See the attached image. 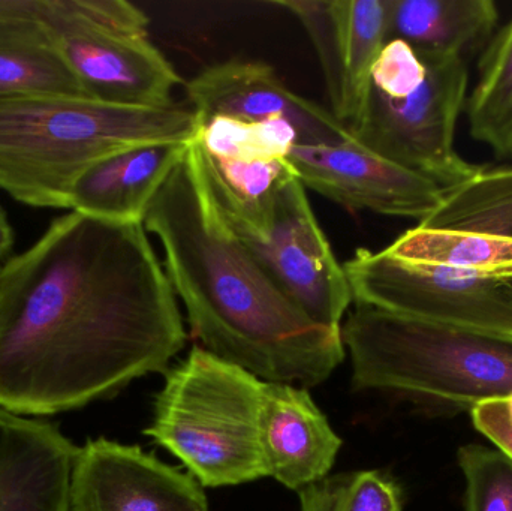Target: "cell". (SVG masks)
Wrapping results in <instances>:
<instances>
[{
  "instance_id": "obj_1",
  "label": "cell",
  "mask_w": 512,
  "mask_h": 511,
  "mask_svg": "<svg viewBox=\"0 0 512 511\" xmlns=\"http://www.w3.org/2000/svg\"><path fill=\"white\" fill-rule=\"evenodd\" d=\"M188 335L140 222L54 219L0 266V405L51 416L167 372Z\"/></svg>"
},
{
  "instance_id": "obj_2",
  "label": "cell",
  "mask_w": 512,
  "mask_h": 511,
  "mask_svg": "<svg viewBox=\"0 0 512 511\" xmlns=\"http://www.w3.org/2000/svg\"><path fill=\"white\" fill-rule=\"evenodd\" d=\"M143 225L161 242L165 272L204 350L265 383L303 389L345 360L342 332L313 323L231 230L195 141Z\"/></svg>"
},
{
  "instance_id": "obj_3",
  "label": "cell",
  "mask_w": 512,
  "mask_h": 511,
  "mask_svg": "<svg viewBox=\"0 0 512 511\" xmlns=\"http://www.w3.org/2000/svg\"><path fill=\"white\" fill-rule=\"evenodd\" d=\"M192 108L122 107L83 96L0 99V191L38 209L71 210L78 177L122 150L152 143H194Z\"/></svg>"
},
{
  "instance_id": "obj_4",
  "label": "cell",
  "mask_w": 512,
  "mask_h": 511,
  "mask_svg": "<svg viewBox=\"0 0 512 511\" xmlns=\"http://www.w3.org/2000/svg\"><path fill=\"white\" fill-rule=\"evenodd\" d=\"M355 390L469 405L512 399V336L355 305L342 323Z\"/></svg>"
},
{
  "instance_id": "obj_5",
  "label": "cell",
  "mask_w": 512,
  "mask_h": 511,
  "mask_svg": "<svg viewBox=\"0 0 512 511\" xmlns=\"http://www.w3.org/2000/svg\"><path fill=\"white\" fill-rule=\"evenodd\" d=\"M265 381L195 345L165 372L144 431L201 486L225 488L267 477L259 444Z\"/></svg>"
},
{
  "instance_id": "obj_6",
  "label": "cell",
  "mask_w": 512,
  "mask_h": 511,
  "mask_svg": "<svg viewBox=\"0 0 512 511\" xmlns=\"http://www.w3.org/2000/svg\"><path fill=\"white\" fill-rule=\"evenodd\" d=\"M42 24L87 98L122 107L174 105L182 78L149 38V17L125 0H47Z\"/></svg>"
},
{
  "instance_id": "obj_7",
  "label": "cell",
  "mask_w": 512,
  "mask_h": 511,
  "mask_svg": "<svg viewBox=\"0 0 512 511\" xmlns=\"http://www.w3.org/2000/svg\"><path fill=\"white\" fill-rule=\"evenodd\" d=\"M420 54L427 65L423 83L397 99L370 89L363 116L351 135L376 155L442 189L453 188L484 168L463 159L454 146L457 120L466 105L469 72L463 57Z\"/></svg>"
},
{
  "instance_id": "obj_8",
  "label": "cell",
  "mask_w": 512,
  "mask_h": 511,
  "mask_svg": "<svg viewBox=\"0 0 512 511\" xmlns=\"http://www.w3.org/2000/svg\"><path fill=\"white\" fill-rule=\"evenodd\" d=\"M354 305L512 336V278L408 263L360 248L343 264Z\"/></svg>"
},
{
  "instance_id": "obj_9",
  "label": "cell",
  "mask_w": 512,
  "mask_h": 511,
  "mask_svg": "<svg viewBox=\"0 0 512 511\" xmlns=\"http://www.w3.org/2000/svg\"><path fill=\"white\" fill-rule=\"evenodd\" d=\"M236 236L313 323L342 329L354 303L351 285L297 176L277 192L270 224L262 233Z\"/></svg>"
},
{
  "instance_id": "obj_10",
  "label": "cell",
  "mask_w": 512,
  "mask_h": 511,
  "mask_svg": "<svg viewBox=\"0 0 512 511\" xmlns=\"http://www.w3.org/2000/svg\"><path fill=\"white\" fill-rule=\"evenodd\" d=\"M300 20L315 45L330 113L352 132L370 93V75L387 44V0H271Z\"/></svg>"
},
{
  "instance_id": "obj_11",
  "label": "cell",
  "mask_w": 512,
  "mask_h": 511,
  "mask_svg": "<svg viewBox=\"0 0 512 511\" xmlns=\"http://www.w3.org/2000/svg\"><path fill=\"white\" fill-rule=\"evenodd\" d=\"M304 188L349 210L426 221L442 201V188L355 140L340 144H298L289 152Z\"/></svg>"
},
{
  "instance_id": "obj_12",
  "label": "cell",
  "mask_w": 512,
  "mask_h": 511,
  "mask_svg": "<svg viewBox=\"0 0 512 511\" xmlns=\"http://www.w3.org/2000/svg\"><path fill=\"white\" fill-rule=\"evenodd\" d=\"M71 511H210L203 486L143 452L107 438L78 447L72 468Z\"/></svg>"
},
{
  "instance_id": "obj_13",
  "label": "cell",
  "mask_w": 512,
  "mask_h": 511,
  "mask_svg": "<svg viewBox=\"0 0 512 511\" xmlns=\"http://www.w3.org/2000/svg\"><path fill=\"white\" fill-rule=\"evenodd\" d=\"M186 93L201 122L210 117L285 120L297 129L300 144L354 140L330 110L289 90L274 69L262 62L230 60L210 66L186 83Z\"/></svg>"
},
{
  "instance_id": "obj_14",
  "label": "cell",
  "mask_w": 512,
  "mask_h": 511,
  "mask_svg": "<svg viewBox=\"0 0 512 511\" xmlns=\"http://www.w3.org/2000/svg\"><path fill=\"white\" fill-rule=\"evenodd\" d=\"M77 452L56 426L0 405V511H71Z\"/></svg>"
},
{
  "instance_id": "obj_15",
  "label": "cell",
  "mask_w": 512,
  "mask_h": 511,
  "mask_svg": "<svg viewBox=\"0 0 512 511\" xmlns=\"http://www.w3.org/2000/svg\"><path fill=\"white\" fill-rule=\"evenodd\" d=\"M259 444L267 477L300 491L328 476L342 438L303 387L265 383Z\"/></svg>"
},
{
  "instance_id": "obj_16",
  "label": "cell",
  "mask_w": 512,
  "mask_h": 511,
  "mask_svg": "<svg viewBox=\"0 0 512 511\" xmlns=\"http://www.w3.org/2000/svg\"><path fill=\"white\" fill-rule=\"evenodd\" d=\"M191 144H143L101 159L75 182L71 212L143 224L153 198L185 159Z\"/></svg>"
},
{
  "instance_id": "obj_17",
  "label": "cell",
  "mask_w": 512,
  "mask_h": 511,
  "mask_svg": "<svg viewBox=\"0 0 512 511\" xmlns=\"http://www.w3.org/2000/svg\"><path fill=\"white\" fill-rule=\"evenodd\" d=\"M387 5L388 41L463 59L489 44L499 20L493 0H387Z\"/></svg>"
},
{
  "instance_id": "obj_18",
  "label": "cell",
  "mask_w": 512,
  "mask_h": 511,
  "mask_svg": "<svg viewBox=\"0 0 512 511\" xmlns=\"http://www.w3.org/2000/svg\"><path fill=\"white\" fill-rule=\"evenodd\" d=\"M47 0L29 14L0 20V99L15 96H83L50 30L42 24Z\"/></svg>"
},
{
  "instance_id": "obj_19",
  "label": "cell",
  "mask_w": 512,
  "mask_h": 511,
  "mask_svg": "<svg viewBox=\"0 0 512 511\" xmlns=\"http://www.w3.org/2000/svg\"><path fill=\"white\" fill-rule=\"evenodd\" d=\"M388 255L484 278H512V239L474 231L418 227L397 237Z\"/></svg>"
},
{
  "instance_id": "obj_20",
  "label": "cell",
  "mask_w": 512,
  "mask_h": 511,
  "mask_svg": "<svg viewBox=\"0 0 512 511\" xmlns=\"http://www.w3.org/2000/svg\"><path fill=\"white\" fill-rule=\"evenodd\" d=\"M418 225L512 239V167L483 168L472 179L442 189L438 209Z\"/></svg>"
},
{
  "instance_id": "obj_21",
  "label": "cell",
  "mask_w": 512,
  "mask_h": 511,
  "mask_svg": "<svg viewBox=\"0 0 512 511\" xmlns=\"http://www.w3.org/2000/svg\"><path fill=\"white\" fill-rule=\"evenodd\" d=\"M466 108L472 137L512 158V18L487 44Z\"/></svg>"
},
{
  "instance_id": "obj_22",
  "label": "cell",
  "mask_w": 512,
  "mask_h": 511,
  "mask_svg": "<svg viewBox=\"0 0 512 511\" xmlns=\"http://www.w3.org/2000/svg\"><path fill=\"white\" fill-rule=\"evenodd\" d=\"M197 143L213 158L255 162L288 158L301 140L297 129L285 120L243 122L210 117L201 122Z\"/></svg>"
},
{
  "instance_id": "obj_23",
  "label": "cell",
  "mask_w": 512,
  "mask_h": 511,
  "mask_svg": "<svg viewBox=\"0 0 512 511\" xmlns=\"http://www.w3.org/2000/svg\"><path fill=\"white\" fill-rule=\"evenodd\" d=\"M301 511H402L400 486L381 471L327 476L298 491Z\"/></svg>"
},
{
  "instance_id": "obj_24",
  "label": "cell",
  "mask_w": 512,
  "mask_h": 511,
  "mask_svg": "<svg viewBox=\"0 0 512 511\" xmlns=\"http://www.w3.org/2000/svg\"><path fill=\"white\" fill-rule=\"evenodd\" d=\"M466 480V511H512V459L499 449L469 444L457 455Z\"/></svg>"
},
{
  "instance_id": "obj_25",
  "label": "cell",
  "mask_w": 512,
  "mask_h": 511,
  "mask_svg": "<svg viewBox=\"0 0 512 511\" xmlns=\"http://www.w3.org/2000/svg\"><path fill=\"white\" fill-rule=\"evenodd\" d=\"M426 75L424 57L405 41L390 39L373 65L370 89L387 98H403L414 92Z\"/></svg>"
},
{
  "instance_id": "obj_26",
  "label": "cell",
  "mask_w": 512,
  "mask_h": 511,
  "mask_svg": "<svg viewBox=\"0 0 512 511\" xmlns=\"http://www.w3.org/2000/svg\"><path fill=\"white\" fill-rule=\"evenodd\" d=\"M472 422L477 431L489 438L496 449L507 453L512 459V402H484L471 408Z\"/></svg>"
},
{
  "instance_id": "obj_27",
  "label": "cell",
  "mask_w": 512,
  "mask_h": 511,
  "mask_svg": "<svg viewBox=\"0 0 512 511\" xmlns=\"http://www.w3.org/2000/svg\"><path fill=\"white\" fill-rule=\"evenodd\" d=\"M15 236L8 213L0 206V266L8 260L9 254L14 248Z\"/></svg>"
},
{
  "instance_id": "obj_28",
  "label": "cell",
  "mask_w": 512,
  "mask_h": 511,
  "mask_svg": "<svg viewBox=\"0 0 512 511\" xmlns=\"http://www.w3.org/2000/svg\"><path fill=\"white\" fill-rule=\"evenodd\" d=\"M510 401L512 402V399H510Z\"/></svg>"
}]
</instances>
